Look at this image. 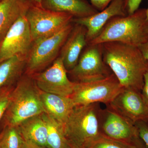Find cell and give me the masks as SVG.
Listing matches in <instances>:
<instances>
[{
    "instance_id": "6da1fadb",
    "label": "cell",
    "mask_w": 148,
    "mask_h": 148,
    "mask_svg": "<svg viewBox=\"0 0 148 148\" xmlns=\"http://www.w3.org/2000/svg\"><path fill=\"white\" fill-rule=\"evenodd\" d=\"M101 45L103 60L122 86L141 92L148 60L139 47L117 42Z\"/></svg>"
},
{
    "instance_id": "7a4b0ae2",
    "label": "cell",
    "mask_w": 148,
    "mask_h": 148,
    "mask_svg": "<svg viewBox=\"0 0 148 148\" xmlns=\"http://www.w3.org/2000/svg\"><path fill=\"white\" fill-rule=\"evenodd\" d=\"M44 113L40 90L32 77L24 74L11 93L3 117L4 126H18L25 120Z\"/></svg>"
},
{
    "instance_id": "3957f363",
    "label": "cell",
    "mask_w": 148,
    "mask_h": 148,
    "mask_svg": "<svg viewBox=\"0 0 148 148\" xmlns=\"http://www.w3.org/2000/svg\"><path fill=\"white\" fill-rule=\"evenodd\" d=\"M147 9H139L134 13L112 18L97 37L88 45L117 42L139 47L148 40L144 31Z\"/></svg>"
},
{
    "instance_id": "277c9868",
    "label": "cell",
    "mask_w": 148,
    "mask_h": 148,
    "mask_svg": "<svg viewBox=\"0 0 148 148\" xmlns=\"http://www.w3.org/2000/svg\"><path fill=\"white\" fill-rule=\"evenodd\" d=\"M100 103L75 106L64 125L66 141L75 148H86L101 135Z\"/></svg>"
},
{
    "instance_id": "5b68a950",
    "label": "cell",
    "mask_w": 148,
    "mask_h": 148,
    "mask_svg": "<svg viewBox=\"0 0 148 148\" xmlns=\"http://www.w3.org/2000/svg\"><path fill=\"white\" fill-rule=\"evenodd\" d=\"M73 22L59 32L34 42L27 57L24 74L32 76L41 72L58 58L73 29Z\"/></svg>"
},
{
    "instance_id": "8992f818",
    "label": "cell",
    "mask_w": 148,
    "mask_h": 148,
    "mask_svg": "<svg viewBox=\"0 0 148 148\" xmlns=\"http://www.w3.org/2000/svg\"><path fill=\"white\" fill-rule=\"evenodd\" d=\"M124 88L112 73L103 79L88 82H75L73 92L70 97L75 107L94 103L108 105Z\"/></svg>"
},
{
    "instance_id": "52a82bcc",
    "label": "cell",
    "mask_w": 148,
    "mask_h": 148,
    "mask_svg": "<svg viewBox=\"0 0 148 148\" xmlns=\"http://www.w3.org/2000/svg\"><path fill=\"white\" fill-rule=\"evenodd\" d=\"M26 16L33 42L56 34L72 22L74 18L69 14L49 10L32 3Z\"/></svg>"
},
{
    "instance_id": "ba28073f",
    "label": "cell",
    "mask_w": 148,
    "mask_h": 148,
    "mask_svg": "<svg viewBox=\"0 0 148 148\" xmlns=\"http://www.w3.org/2000/svg\"><path fill=\"white\" fill-rule=\"evenodd\" d=\"M76 66L68 72L74 82H90L105 78L112 73L104 62L102 45H88Z\"/></svg>"
},
{
    "instance_id": "9c48e42d",
    "label": "cell",
    "mask_w": 148,
    "mask_h": 148,
    "mask_svg": "<svg viewBox=\"0 0 148 148\" xmlns=\"http://www.w3.org/2000/svg\"><path fill=\"white\" fill-rule=\"evenodd\" d=\"M31 76L40 90L43 92L67 97H70L73 92L75 82L69 79L60 56L44 71Z\"/></svg>"
},
{
    "instance_id": "30bf717a",
    "label": "cell",
    "mask_w": 148,
    "mask_h": 148,
    "mask_svg": "<svg viewBox=\"0 0 148 148\" xmlns=\"http://www.w3.org/2000/svg\"><path fill=\"white\" fill-rule=\"evenodd\" d=\"M31 31L26 15L19 17L0 43V62L14 56H28L32 44Z\"/></svg>"
},
{
    "instance_id": "8fae6325",
    "label": "cell",
    "mask_w": 148,
    "mask_h": 148,
    "mask_svg": "<svg viewBox=\"0 0 148 148\" xmlns=\"http://www.w3.org/2000/svg\"><path fill=\"white\" fill-rule=\"evenodd\" d=\"M107 106L132 124L141 121H148V107L140 91L124 88Z\"/></svg>"
},
{
    "instance_id": "7c38bea8",
    "label": "cell",
    "mask_w": 148,
    "mask_h": 148,
    "mask_svg": "<svg viewBox=\"0 0 148 148\" xmlns=\"http://www.w3.org/2000/svg\"><path fill=\"white\" fill-rule=\"evenodd\" d=\"M100 131L106 137L128 144L138 134L135 125L108 106L101 110Z\"/></svg>"
},
{
    "instance_id": "4fadbf2b",
    "label": "cell",
    "mask_w": 148,
    "mask_h": 148,
    "mask_svg": "<svg viewBox=\"0 0 148 148\" xmlns=\"http://www.w3.org/2000/svg\"><path fill=\"white\" fill-rule=\"evenodd\" d=\"M127 15L125 8L124 0H113L103 10L87 17L74 18L72 22L85 27L86 40L88 44L98 36L112 18Z\"/></svg>"
},
{
    "instance_id": "5bb4252c",
    "label": "cell",
    "mask_w": 148,
    "mask_h": 148,
    "mask_svg": "<svg viewBox=\"0 0 148 148\" xmlns=\"http://www.w3.org/2000/svg\"><path fill=\"white\" fill-rule=\"evenodd\" d=\"M86 35L85 27L75 24L62 47L60 56L68 72L77 64L82 50L88 45Z\"/></svg>"
},
{
    "instance_id": "9a60e30c",
    "label": "cell",
    "mask_w": 148,
    "mask_h": 148,
    "mask_svg": "<svg viewBox=\"0 0 148 148\" xmlns=\"http://www.w3.org/2000/svg\"><path fill=\"white\" fill-rule=\"evenodd\" d=\"M32 0L0 1V43L19 17L26 15Z\"/></svg>"
},
{
    "instance_id": "2e32d148",
    "label": "cell",
    "mask_w": 148,
    "mask_h": 148,
    "mask_svg": "<svg viewBox=\"0 0 148 148\" xmlns=\"http://www.w3.org/2000/svg\"><path fill=\"white\" fill-rule=\"evenodd\" d=\"M40 95L45 113L64 125L75 107L71 98L41 90Z\"/></svg>"
},
{
    "instance_id": "e0dca14e",
    "label": "cell",
    "mask_w": 148,
    "mask_h": 148,
    "mask_svg": "<svg viewBox=\"0 0 148 148\" xmlns=\"http://www.w3.org/2000/svg\"><path fill=\"white\" fill-rule=\"evenodd\" d=\"M42 5L49 10L69 14L74 18L87 17L98 12L84 0H42Z\"/></svg>"
},
{
    "instance_id": "ac0fdd59",
    "label": "cell",
    "mask_w": 148,
    "mask_h": 148,
    "mask_svg": "<svg viewBox=\"0 0 148 148\" xmlns=\"http://www.w3.org/2000/svg\"><path fill=\"white\" fill-rule=\"evenodd\" d=\"M27 57L16 55L0 62V90L16 85L24 73Z\"/></svg>"
},
{
    "instance_id": "d6986e66",
    "label": "cell",
    "mask_w": 148,
    "mask_h": 148,
    "mask_svg": "<svg viewBox=\"0 0 148 148\" xmlns=\"http://www.w3.org/2000/svg\"><path fill=\"white\" fill-rule=\"evenodd\" d=\"M18 127L24 140L47 147V127L42 114L25 120Z\"/></svg>"
},
{
    "instance_id": "ffe728a7",
    "label": "cell",
    "mask_w": 148,
    "mask_h": 148,
    "mask_svg": "<svg viewBox=\"0 0 148 148\" xmlns=\"http://www.w3.org/2000/svg\"><path fill=\"white\" fill-rule=\"evenodd\" d=\"M47 127V147L64 148L66 143L64 125L47 114H42Z\"/></svg>"
},
{
    "instance_id": "44dd1931",
    "label": "cell",
    "mask_w": 148,
    "mask_h": 148,
    "mask_svg": "<svg viewBox=\"0 0 148 148\" xmlns=\"http://www.w3.org/2000/svg\"><path fill=\"white\" fill-rule=\"evenodd\" d=\"M23 142L18 126H5L0 134V148H21Z\"/></svg>"
},
{
    "instance_id": "7402d4cb",
    "label": "cell",
    "mask_w": 148,
    "mask_h": 148,
    "mask_svg": "<svg viewBox=\"0 0 148 148\" xmlns=\"http://www.w3.org/2000/svg\"><path fill=\"white\" fill-rule=\"evenodd\" d=\"M86 148H130L127 143L113 140L101 134Z\"/></svg>"
},
{
    "instance_id": "603a6c76",
    "label": "cell",
    "mask_w": 148,
    "mask_h": 148,
    "mask_svg": "<svg viewBox=\"0 0 148 148\" xmlns=\"http://www.w3.org/2000/svg\"><path fill=\"white\" fill-rule=\"evenodd\" d=\"M14 86L6 88L0 90V121L3 118L5 113L8 106L11 93Z\"/></svg>"
},
{
    "instance_id": "cb8c5ba5",
    "label": "cell",
    "mask_w": 148,
    "mask_h": 148,
    "mask_svg": "<svg viewBox=\"0 0 148 148\" xmlns=\"http://www.w3.org/2000/svg\"><path fill=\"white\" fill-rule=\"evenodd\" d=\"M135 125L138 135L145 144L146 147L148 148V121H141L137 122Z\"/></svg>"
},
{
    "instance_id": "d4e9b609",
    "label": "cell",
    "mask_w": 148,
    "mask_h": 148,
    "mask_svg": "<svg viewBox=\"0 0 148 148\" xmlns=\"http://www.w3.org/2000/svg\"><path fill=\"white\" fill-rule=\"evenodd\" d=\"M143 0H124L125 8L127 14L134 13L139 9Z\"/></svg>"
},
{
    "instance_id": "484cf974",
    "label": "cell",
    "mask_w": 148,
    "mask_h": 148,
    "mask_svg": "<svg viewBox=\"0 0 148 148\" xmlns=\"http://www.w3.org/2000/svg\"><path fill=\"white\" fill-rule=\"evenodd\" d=\"M113 0H89L91 5L98 11L106 8Z\"/></svg>"
},
{
    "instance_id": "4316f807",
    "label": "cell",
    "mask_w": 148,
    "mask_h": 148,
    "mask_svg": "<svg viewBox=\"0 0 148 148\" xmlns=\"http://www.w3.org/2000/svg\"><path fill=\"white\" fill-rule=\"evenodd\" d=\"M144 85L141 91V94L144 101L148 107V73L144 76Z\"/></svg>"
},
{
    "instance_id": "83f0119b",
    "label": "cell",
    "mask_w": 148,
    "mask_h": 148,
    "mask_svg": "<svg viewBox=\"0 0 148 148\" xmlns=\"http://www.w3.org/2000/svg\"><path fill=\"white\" fill-rule=\"evenodd\" d=\"M128 145L130 148H147L138 134L133 138Z\"/></svg>"
},
{
    "instance_id": "f1b7e54d",
    "label": "cell",
    "mask_w": 148,
    "mask_h": 148,
    "mask_svg": "<svg viewBox=\"0 0 148 148\" xmlns=\"http://www.w3.org/2000/svg\"><path fill=\"white\" fill-rule=\"evenodd\" d=\"M21 148H47L46 147H43L38 144H36L29 141L23 139V144Z\"/></svg>"
},
{
    "instance_id": "f546056e",
    "label": "cell",
    "mask_w": 148,
    "mask_h": 148,
    "mask_svg": "<svg viewBox=\"0 0 148 148\" xmlns=\"http://www.w3.org/2000/svg\"><path fill=\"white\" fill-rule=\"evenodd\" d=\"M145 58L148 60V40L138 47Z\"/></svg>"
},
{
    "instance_id": "4dcf8cb0",
    "label": "cell",
    "mask_w": 148,
    "mask_h": 148,
    "mask_svg": "<svg viewBox=\"0 0 148 148\" xmlns=\"http://www.w3.org/2000/svg\"><path fill=\"white\" fill-rule=\"evenodd\" d=\"M144 31L148 39V19L146 20L144 25Z\"/></svg>"
},
{
    "instance_id": "1f68e13d",
    "label": "cell",
    "mask_w": 148,
    "mask_h": 148,
    "mask_svg": "<svg viewBox=\"0 0 148 148\" xmlns=\"http://www.w3.org/2000/svg\"><path fill=\"white\" fill-rule=\"evenodd\" d=\"M42 0H32V2L33 3L40 6H42Z\"/></svg>"
},
{
    "instance_id": "d6a6232c",
    "label": "cell",
    "mask_w": 148,
    "mask_h": 148,
    "mask_svg": "<svg viewBox=\"0 0 148 148\" xmlns=\"http://www.w3.org/2000/svg\"><path fill=\"white\" fill-rule=\"evenodd\" d=\"M64 148H74V147H73V146L69 144L68 142L66 141V145H65V147H64Z\"/></svg>"
},
{
    "instance_id": "836d02e7",
    "label": "cell",
    "mask_w": 148,
    "mask_h": 148,
    "mask_svg": "<svg viewBox=\"0 0 148 148\" xmlns=\"http://www.w3.org/2000/svg\"><path fill=\"white\" fill-rule=\"evenodd\" d=\"M146 9H147V19H148V6L147 8Z\"/></svg>"
},
{
    "instance_id": "e575fe53",
    "label": "cell",
    "mask_w": 148,
    "mask_h": 148,
    "mask_svg": "<svg viewBox=\"0 0 148 148\" xmlns=\"http://www.w3.org/2000/svg\"></svg>"
}]
</instances>
